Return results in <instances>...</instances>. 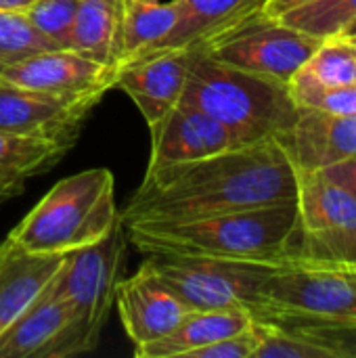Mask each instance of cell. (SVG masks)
Returning a JSON list of instances; mask_svg holds the SVG:
<instances>
[{"instance_id":"23","label":"cell","mask_w":356,"mask_h":358,"mask_svg":"<svg viewBox=\"0 0 356 358\" xmlns=\"http://www.w3.org/2000/svg\"><path fill=\"white\" fill-rule=\"evenodd\" d=\"M256 321H269L292 329L308 340L329 348L338 358H356V319H323L302 315H269Z\"/></svg>"},{"instance_id":"14","label":"cell","mask_w":356,"mask_h":358,"mask_svg":"<svg viewBox=\"0 0 356 358\" xmlns=\"http://www.w3.org/2000/svg\"><path fill=\"white\" fill-rule=\"evenodd\" d=\"M151 149L147 170L195 162L237 147L233 134L206 111L180 101L159 122L149 126Z\"/></svg>"},{"instance_id":"34","label":"cell","mask_w":356,"mask_h":358,"mask_svg":"<svg viewBox=\"0 0 356 358\" xmlns=\"http://www.w3.org/2000/svg\"><path fill=\"white\" fill-rule=\"evenodd\" d=\"M34 0H0V10L4 13H23Z\"/></svg>"},{"instance_id":"22","label":"cell","mask_w":356,"mask_h":358,"mask_svg":"<svg viewBox=\"0 0 356 358\" xmlns=\"http://www.w3.org/2000/svg\"><path fill=\"white\" fill-rule=\"evenodd\" d=\"M76 141L0 130V182H25L55 168Z\"/></svg>"},{"instance_id":"18","label":"cell","mask_w":356,"mask_h":358,"mask_svg":"<svg viewBox=\"0 0 356 358\" xmlns=\"http://www.w3.org/2000/svg\"><path fill=\"white\" fill-rule=\"evenodd\" d=\"M254 325V317L245 308H208L189 310L183 321L162 340L134 348L136 358H189L195 350L218 340L245 331Z\"/></svg>"},{"instance_id":"4","label":"cell","mask_w":356,"mask_h":358,"mask_svg":"<svg viewBox=\"0 0 356 358\" xmlns=\"http://www.w3.org/2000/svg\"><path fill=\"white\" fill-rule=\"evenodd\" d=\"M118 220L111 170L90 168L61 178L8 237L31 254H69L103 239Z\"/></svg>"},{"instance_id":"27","label":"cell","mask_w":356,"mask_h":358,"mask_svg":"<svg viewBox=\"0 0 356 358\" xmlns=\"http://www.w3.org/2000/svg\"><path fill=\"white\" fill-rule=\"evenodd\" d=\"M76 13L78 0H34L23 10V17L52 48H69Z\"/></svg>"},{"instance_id":"10","label":"cell","mask_w":356,"mask_h":358,"mask_svg":"<svg viewBox=\"0 0 356 358\" xmlns=\"http://www.w3.org/2000/svg\"><path fill=\"white\" fill-rule=\"evenodd\" d=\"M115 73L118 67L88 59L73 48H46L2 69L0 82L63 96H105L115 84Z\"/></svg>"},{"instance_id":"30","label":"cell","mask_w":356,"mask_h":358,"mask_svg":"<svg viewBox=\"0 0 356 358\" xmlns=\"http://www.w3.org/2000/svg\"><path fill=\"white\" fill-rule=\"evenodd\" d=\"M256 346H258V331L252 325L245 331H239L235 336H229L206 348L195 350L189 358H254Z\"/></svg>"},{"instance_id":"19","label":"cell","mask_w":356,"mask_h":358,"mask_svg":"<svg viewBox=\"0 0 356 358\" xmlns=\"http://www.w3.org/2000/svg\"><path fill=\"white\" fill-rule=\"evenodd\" d=\"M178 21L157 48H189L256 13L264 0H176ZM153 48V50H157Z\"/></svg>"},{"instance_id":"20","label":"cell","mask_w":356,"mask_h":358,"mask_svg":"<svg viewBox=\"0 0 356 358\" xmlns=\"http://www.w3.org/2000/svg\"><path fill=\"white\" fill-rule=\"evenodd\" d=\"M124 0H78L69 48L118 67Z\"/></svg>"},{"instance_id":"16","label":"cell","mask_w":356,"mask_h":358,"mask_svg":"<svg viewBox=\"0 0 356 358\" xmlns=\"http://www.w3.org/2000/svg\"><path fill=\"white\" fill-rule=\"evenodd\" d=\"M115 308L134 348L162 340L189 313L145 264H141L132 277L120 281Z\"/></svg>"},{"instance_id":"1","label":"cell","mask_w":356,"mask_h":358,"mask_svg":"<svg viewBox=\"0 0 356 358\" xmlns=\"http://www.w3.org/2000/svg\"><path fill=\"white\" fill-rule=\"evenodd\" d=\"M298 199V172L275 138L147 170L120 212L122 224L183 222Z\"/></svg>"},{"instance_id":"7","label":"cell","mask_w":356,"mask_h":358,"mask_svg":"<svg viewBox=\"0 0 356 358\" xmlns=\"http://www.w3.org/2000/svg\"><path fill=\"white\" fill-rule=\"evenodd\" d=\"M269 315L356 319V262L290 254L264 279L254 319Z\"/></svg>"},{"instance_id":"21","label":"cell","mask_w":356,"mask_h":358,"mask_svg":"<svg viewBox=\"0 0 356 358\" xmlns=\"http://www.w3.org/2000/svg\"><path fill=\"white\" fill-rule=\"evenodd\" d=\"M178 21L176 0H124L118 65L162 44Z\"/></svg>"},{"instance_id":"12","label":"cell","mask_w":356,"mask_h":358,"mask_svg":"<svg viewBox=\"0 0 356 358\" xmlns=\"http://www.w3.org/2000/svg\"><path fill=\"white\" fill-rule=\"evenodd\" d=\"M189 76V48H157L118 65L115 84L130 96L147 126L183 101Z\"/></svg>"},{"instance_id":"33","label":"cell","mask_w":356,"mask_h":358,"mask_svg":"<svg viewBox=\"0 0 356 358\" xmlns=\"http://www.w3.org/2000/svg\"><path fill=\"white\" fill-rule=\"evenodd\" d=\"M23 187H25V182H0V203L21 195Z\"/></svg>"},{"instance_id":"11","label":"cell","mask_w":356,"mask_h":358,"mask_svg":"<svg viewBox=\"0 0 356 358\" xmlns=\"http://www.w3.org/2000/svg\"><path fill=\"white\" fill-rule=\"evenodd\" d=\"M103 94L63 96L0 82V130L78 141L80 130Z\"/></svg>"},{"instance_id":"35","label":"cell","mask_w":356,"mask_h":358,"mask_svg":"<svg viewBox=\"0 0 356 358\" xmlns=\"http://www.w3.org/2000/svg\"><path fill=\"white\" fill-rule=\"evenodd\" d=\"M340 36H342V38H356V21H353Z\"/></svg>"},{"instance_id":"13","label":"cell","mask_w":356,"mask_h":358,"mask_svg":"<svg viewBox=\"0 0 356 358\" xmlns=\"http://www.w3.org/2000/svg\"><path fill=\"white\" fill-rule=\"evenodd\" d=\"M73 313L55 279L0 336V358H69Z\"/></svg>"},{"instance_id":"25","label":"cell","mask_w":356,"mask_h":358,"mask_svg":"<svg viewBox=\"0 0 356 358\" xmlns=\"http://www.w3.org/2000/svg\"><path fill=\"white\" fill-rule=\"evenodd\" d=\"M273 19L323 40L336 38L356 21V0H315Z\"/></svg>"},{"instance_id":"2","label":"cell","mask_w":356,"mask_h":358,"mask_svg":"<svg viewBox=\"0 0 356 358\" xmlns=\"http://www.w3.org/2000/svg\"><path fill=\"white\" fill-rule=\"evenodd\" d=\"M126 239L145 254L279 262L298 254V206L273 203L183 222L130 224Z\"/></svg>"},{"instance_id":"24","label":"cell","mask_w":356,"mask_h":358,"mask_svg":"<svg viewBox=\"0 0 356 358\" xmlns=\"http://www.w3.org/2000/svg\"><path fill=\"white\" fill-rule=\"evenodd\" d=\"M296 73L323 86L356 84V52L353 42L340 36L325 38Z\"/></svg>"},{"instance_id":"15","label":"cell","mask_w":356,"mask_h":358,"mask_svg":"<svg viewBox=\"0 0 356 358\" xmlns=\"http://www.w3.org/2000/svg\"><path fill=\"white\" fill-rule=\"evenodd\" d=\"M275 141L283 147L296 172H323L356 155V113L298 109L292 128Z\"/></svg>"},{"instance_id":"17","label":"cell","mask_w":356,"mask_h":358,"mask_svg":"<svg viewBox=\"0 0 356 358\" xmlns=\"http://www.w3.org/2000/svg\"><path fill=\"white\" fill-rule=\"evenodd\" d=\"M65 254H31L10 237L0 241V336L46 289Z\"/></svg>"},{"instance_id":"9","label":"cell","mask_w":356,"mask_h":358,"mask_svg":"<svg viewBox=\"0 0 356 358\" xmlns=\"http://www.w3.org/2000/svg\"><path fill=\"white\" fill-rule=\"evenodd\" d=\"M298 254L356 262V199L321 172H298Z\"/></svg>"},{"instance_id":"8","label":"cell","mask_w":356,"mask_h":358,"mask_svg":"<svg viewBox=\"0 0 356 358\" xmlns=\"http://www.w3.org/2000/svg\"><path fill=\"white\" fill-rule=\"evenodd\" d=\"M321 42L323 38L256 10L195 46L225 65L287 84Z\"/></svg>"},{"instance_id":"5","label":"cell","mask_w":356,"mask_h":358,"mask_svg":"<svg viewBox=\"0 0 356 358\" xmlns=\"http://www.w3.org/2000/svg\"><path fill=\"white\" fill-rule=\"evenodd\" d=\"M126 241V229L120 218L97 243L65 254V262L55 275V287L73 313L71 357L88 355L101 342V334L115 308Z\"/></svg>"},{"instance_id":"3","label":"cell","mask_w":356,"mask_h":358,"mask_svg":"<svg viewBox=\"0 0 356 358\" xmlns=\"http://www.w3.org/2000/svg\"><path fill=\"white\" fill-rule=\"evenodd\" d=\"M183 101L220 122L237 145L279 138L298 117L285 82L225 65L199 46H189Z\"/></svg>"},{"instance_id":"32","label":"cell","mask_w":356,"mask_h":358,"mask_svg":"<svg viewBox=\"0 0 356 358\" xmlns=\"http://www.w3.org/2000/svg\"><path fill=\"white\" fill-rule=\"evenodd\" d=\"M308 2H315V0H264L258 8L260 15L264 17H279L296 6H302V4H308Z\"/></svg>"},{"instance_id":"6","label":"cell","mask_w":356,"mask_h":358,"mask_svg":"<svg viewBox=\"0 0 356 358\" xmlns=\"http://www.w3.org/2000/svg\"><path fill=\"white\" fill-rule=\"evenodd\" d=\"M281 262V260H279ZM143 264L189 308H262V285L277 262H248L183 254H145Z\"/></svg>"},{"instance_id":"29","label":"cell","mask_w":356,"mask_h":358,"mask_svg":"<svg viewBox=\"0 0 356 358\" xmlns=\"http://www.w3.org/2000/svg\"><path fill=\"white\" fill-rule=\"evenodd\" d=\"M46 48L52 46L29 27L23 13L0 10V71L31 52Z\"/></svg>"},{"instance_id":"26","label":"cell","mask_w":356,"mask_h":358,"mask_svg":"<svg viewBox=\"0 0 356 358\" xmlns=\"http://www.w3.org/2000/svg\"><path fill=\"white\" fill-rule=\"evenodd\" d=\"M254 327L258 331V346L254 358H338L319 342L308 340L281 325L254 319Z\"/></svg>"},{"instance_id":"31","label":"cell","mask_w":356,"mask_h":358,"mask_svg":"<svg viewBox=\"0 0 356 358\" xmlns=\"http://www.w3.org/2000/svg\"><path fill=\"white\" fill-rule=\"evenodd\" d=\"M321 174H325L329 180H334L336 185H340L342 189H346L356 199V155L323 170Z\"/></svg>"},{"instance_id":"28","label":"cell","mask_w":356,"mask_h":358,"mask_svg":"<svg viewBox=\"0 0 356 358\" xmlns=\"http://www.w3.org/2000/svg\"><path fill=\"white\" fill-rule=\"evenodd\" d=\"M292 101L298 109H315L325 113L353 115L356 113V84L350 86H323L298 73L287 82Z\"/></svg>"},{"instance_id":"36","label":"cell","mask_w":356,"mask_h":358,"mask_svg":"<svg viewBox=\"0 0 356 358\" xmlns=\"http://www.w3.org/2000/svg\"><path fill=\"white\" fill-rule=\"evenodd\" d=\"M342 38V36H340ZM346 40H350L353 42V46H355V52H356V38H346Z\"/></svg>"}]
</instances>
